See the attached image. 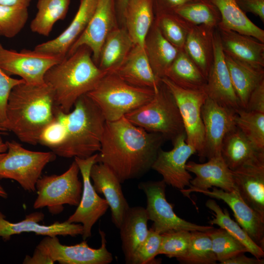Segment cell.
<instances>
[{"instance_id":"cell-28","label":"cell","mask_w":264,"mask_h":264,"mask_svg":"<svg viewBox=\"0 0 264 264\" xmlns=\"http://www.w3.org/2000/svg\"><path fill=\"white\" fill-rule=\"evenodd\" d=\"M144 48L152 69L159 79L165 76L179 51L164 37L154 20L146 36Z\"/></svg>"},{"instance_id":"cell-16","label":"cell","mask_w":264,"mask_h":264,"mask_svg":"<svg viewBox=\"0 0 264 264\" xmlns=\"http://www.w3.org/2000/svg\"><path fill=\"white\" fill-rule=\"evenodd\" d=\"M205 138L204 158L220 154L225 135L236 127L235 110L222 106L207 97L201 108Z\"/></svg>"},{"instance_id":"cell-17","label":"cell","mask_w":264,"mask_h":264,"mask_svg":"<svg viewBox=\"0 0 264 264\" xmlns=\"http://www.w3.org/2000/svg\"><path fill=\"white\" fill-rule=\"evenodd\" d=\"M214 59L209 71L205 91L207 97L219 104L233 110L241 108L226 65L219 33L213 38Z\"/></svg>"},{"instance_id":"cell-44","label":"cell","mask_w":264,"mask_h":264,"mask_svg":"<svg viewBox=\"0 0 264 264\" xmlns=\"http://www.w3.org/2000/svg\"><path fill=\"white\" fill-rule=\"evenodd\" d=\"M65 113L56 109L54 119L45 127L40 135L39 143L48 147L51 151L59 147L66 138Z\"/></svg>"},{"instance_id":"cell-56","label":"cell","mask_w":264,"mask_h":264,"mask_svg":"<svg viewBox=\"0 0 264 264\" xmlns=\"http://www.w3.org/2000/svg\"><path fill=\"white\" fill-rule=\"evenodd\" d=\"M5 131H7L5 130L4 128H3L2 127H1L0 125V134L3 133L4 132H5Z\"/></svg>"},{"instance_id":"cell-32","label":"cell","mask_w":264,"mask_h":264,"mask_svg":"<svg viewBox=\"0 0 264 264\" xmlns=\"http://www.w3.org/2000/svg\"><path fill=\"white\" fill-rule=\"evenodd\" d=\"M219 10L221 22L218 25L252 36L264 43V30L250 21L235 0H208Z\"/></svg>"},{"instance_id":"cell-36","label":"cell","mask_w":264,"mask_h":264,"mask_svg":"<svg viewBox=\"0 0 264 264\" xmlns=\"http://www.w3.org/2000/svg\"><path fill=\"white\" fill-rule=\"evenodd\" d=\"M206 207L214 213V218L209 222L211 225H217L225 230L230 235L239 241L246 248L247 252L257 258H264V250L257 245L240 225L233 220L228 210H223L213 199L206 202Z\"/></svg>"},{"instance_id":"cell-9","label":"cell","mask_w":264,"mask_h":264,"mask_svg":"<svg viewBox=\"0 0 264 264\" xmlns=\"http://www.w3.org/2000/svg\"><path fill=\"white\" fill-rule=\"evenodd\" d=\"M166 184L163 180L147 181L138 184V187L147 198L145 208L149 220L153 222L151 229L160 234L179 230L209 231L212 226L198 225L179 217L166 198Z\"/></svg>"},{"instance_id":"cell-33","label":"cell","mask_w":264,"mask_h":264,"mask_svg":"<svg viewBox=\"0 0 264 264\" xmlns=\"http://www.w3.org/2000/svg\"><path fill=\"white\" fill-rule=\"evenodd\" d=\"M164 77L186 89L205 90L206 85V78L183 49L179 50Z\"/></svg>"},{"instance_id":"cell-1","label":"cell","mask_w":264,"mask_h":264,"mask_svg":"<svg viewBox=\"0 0 264 264\" xmlns=\"http://www.w3.org/2000/svg\"><path fill=\"white\" fill-rule=\"evenodd\" d=\"M165 140L161 134L147 132L125 116L106 121L97 163L109 167L121 183L138 179L151 169Z\"/></svg>"},{"instance_id":"cell-50","label":"cell","mask_w":264,"mask_h":264,"mask_svg":"<svg viewBox=\"0 0 264 264\" xmlns=\"http://www.w3.org/2000/svg\"><path fill=\"white\" fill-rule=\"evenodd\" d=\"M241 253L229 259L222 263V264H264V258L248 257Z\"/></svg>"},{"instance_id":"cell-15","label":"cell","mask_w":264,"mask_h":264,"mask_svg":"<svg viewBox=\"0 0 264 264\" xmlns=\"http://www.w3.org/2000/svg\"><path fill=\"white\" fill-rule=\"evenodd\" d=\"M118 27L114 0H98L95 11L86 29L71 46L66 57L85 45L91 50L92 59L97 65L106 39Z\"/></svg>"},{"instance_id":"cell-8","label":"cell","mask_w":264,"mask_h":264,"mask_svg":"<svg viewBox=\"0 0 264 264\" xmlns=\"http://www.w3.org/2000/svg\"><path fill=\"white\" fill-rule=\"evenodd\" d=\"M79 168L74 160L68 169L60 175L41 176L36 184L37 197L34 209L47 207L52 214L61 213L63 205L78 206L83 191V183L79 178Z\"/></svg>"},{"instance_id":"cell-46","label":"cell","mask_w":264,"mask_h":264,"mask_svg":"<svg viewBox=\"0 0 264 264\" xmlns=\"http://www.w3.org/2000/svg\"><path fill=\"white\" fill-rule=\"evenodd\" d=\"M24 82L22 79L14 78L7 75L0 68V124L5 120L6 107L11 90L16 86Z\"/></svg>"},{"instance_id":"cell-10","label":"cell","mask_w":264,"mask_h":264,"mask_svg":"<svg viewBox=\"0 0 264 264\" xmlns=\"http://www.w3.org/2000/svg\"><path fill=\"white\" fill-rule=\"evenodd\" d=\"M161 80L175 99L183 123L186 143L195 149L200 159H205L204 131L201 112L207 98L205 90L183 88L166 77Z\"/></svg>"},{"instance_id":"cell-54","label":"cell","mask_w":264,"mask_h":264,"mask_svg":"<svg viewBox=\"0 0 264 264\" xmlns=\"http://www.w3.org/2000/svg\"><path fill=\"white\" fill-rule=\"evenodd\" d=\"M7 150V145L6 142H4L0 134V161L5 156Z\"/></svg>"},{"instance_id":"cell-29","label":"cell","mask_w":264,"mask_h":264,"mask_svg":"<svg viewBox=\"0 0 264 264\" xmlns=\"http://www.w3.org/2000/svg\"><path fill=\"white\" fill-rule=\"evenodd\" d=\"M154 17L152 0H129L125 11L124 27L134 44L144 47Z\"/></svg>"},{"instance_id":"cell-18","label":"cell","mask_w":264,"mask_h":264,"mask_svg":"<svg viewBox=\"0 0 264 264\" xmlns=\"http://www.w3.org/2000/svg\"><path fill=\"white\" fill-rule=\"evenodd\" d=\"M232 173L237 190L242 198L264 218V152Z\"/></svg>"},{"instance_id":"cell-47","label":"cell","mask_w":264,"mask_h":264,"mask_svg":"<svg viewBox=\"0 0 264 264\" xmlns=\"http://www.w3.org/2000/svg\"><path fill=\"white\" fill-rule=\"evenodd\" d=\"M244 109L247 111L264 113V80L252 91Z\"/></svg>"},{"instance_id":"cell-20","label":"cell","mask_w":264,"mask_h":264,"mask_svg":"<svg viewBox=\"0 0 264 264\" xmlns=\"http://www.w3.org/2000/svg\"><path fill=\"white\" fill-rule=\"evenodd\" d=\"M212 189L195 190L192 192L202 193L225 202L232 210L237 222L251 240L264 250V218L245 203L237 190L226 192L216 187Z\"/></svg>"},{"instance_id":"cell-21","label":"cell","mask_w":264,"mask_h":264,"mask_svg":"<svg viewBox=\"0 0 264 264\" xmlns=\"http://www.w3.org/2000/svg\"><path fill=\"white\" fill-rule=\"evenodd\" d=\"M44 217V213L35 212L27 215L25 218L17 222H12L5 219L0 212V237L4 241L11 236L24 232H33L38 235L45 236L82 235L83 226L80 223L56 221L49 225L40 224Z\"/></svg>"},{"instance_id":"cell-49","label":"cell","mask_w":264,"mask_h":264,"mask_svg":"<svg viewBox=\"0 0 264 264\" xmlns=\"http://www.w3.org/2000/svg\"><path fill=\"white\" fill-rule=\"evenodd\" d=\"M241 10L246 14L251 13L264 22V0H235Z\"/></svg>"},{"instance_id":"cell-41","label":"cell","mask_w":264,"mask_h":264,"mask_svg":"<svg viewBox=\"0 0 264 264\" xmlns=\"http://www.w3.org/2000/svg\"><path fill=\"white\" fill-rule=\"evenodd\" d=\"M217 261L222 264L236 255L247 252L245 247L225 230L220 227L207 231Z\"/></svg>"},{"instance_id":"cell-3","label":"cell","mask_w":264,"mask_h":264,"mask_svg":"<svg viewBox=\"0 0 264 264\" xmlns=\"http://www.w3.org/2000/svg\"><path fill=\"white\" fill-rule=\"evenodd\" d=\"M107 73L99 68L90 49L84 45L50 68L44 81L53 92L56 109L67 113L77 100L92 90Z\"/></svg>"},{"instance_id":"cell-27","label":"cell","mask_w":264,"mask_h":264,"mask_svg":"<svg viewBox=\"0 0 264 264\" xmlns=\"http://www.w3.org/2000/svg\"><path fill=\"white\" fill-rule=\"evenodd\" d=\"M215 30L214 27L203 24L191 26L183 48L206 78L213 62Z\"/></svg>"},{"instance_id":"cell-25","label":"cell","mask_w":264,"mask_h":264,"mask_svg":"<svg viewBox=\"0 0 264 264\" xmlns=\"http://www.w3.org/2000/svg\"><path fill=\"white\" fill-rule=\"evenodd\" d=\"M110 73L132 86L155 92L161 83L152 69L144 47L138 44L133 46L123 63Z\"/></svg>"},{"instance_id":"cell-26","label":"cell","mask_w":264,"mask_h":264,"mask_svg":"<svg viewBox=\"0 0 264 264\" xmlns=\"http://www.w3.org/2000/svg\"><path fill=\"white\" fill-rule=\"evenodd\" d=\"M149 218L142 206L130 207L119 228L122 249L126 264H131L136 250L147 238Z\"/></svg>"},{"instance_id":"cell-11","label":"cell","mask_w":264,"mask_h":264,"mask_svg":"<svg viewBox=\"0 0 264 264\" xmlns=\"http://www.w3.org/2000/svg\"><path fill=\"white\" fill-rule=\"evenodd\" d=\"M64 58L34 49H7L0 42V68L10 76H20L27 84H44L47 70Z\"/></svg>"},{"instance_id":"cell-37","label":"cell","mask_w":264,"mask_h":264,"mask_svg":"<svg viewBox=\"0 0 264 264\" xmlns=\"http://www.w3.org/2000/svg\"><path fill=\"white\" fill-rule=\"evenodd\" d=\"M173 13L190 26L203 24L216 28L221 22L219 10L208 0H196L187 3Z\"/></svg>"},{"instance_id":"cell-45","label":"cell","mask_w":264,"mask_h":264,"mask_svg":"<svg viewBox=\"0 0 264 264\" xmlns=\"http://www.w3.org/2000/svg\"><path fill=\"white\" fill-rule=\"evenodd\" d=\"M162 241V235L151 228L148 235L136 250L131 264H146L152 263L155 257L159 255Z\"/></svg>"},{"instance_id":"cell-12","label":"cell","mask_w":264,"mask_h":264,"mask_svg":"<svg viewBox=\"0 0 264 264\" xmlns=\"http://www.w3.org/2000/svg\"><path fill=\"white\" fill-rule=\"evenodd\" d=\"M99 232L101 244L97 249L90 247L85 240L75 245H63L57 236H46L36 248L47 256L53 264H109L113 261V256L107 248L105 232L101 230Z\"/></svg>"},{"instance_id":"cell-52","label":"cell","mask_w":264,"mask_h":264,"mask_svg":"<svg viewBox=\"0 0 264 264\" xmlns=\"http://www.w3.org/2000/svg\"><path fill=\"white\" fill-rule=\"evenodd\" d=\"M129 1V0H114L115 11L119 27H124L125 11Z\"/></svg>"},{"instance_id":"cell-48","label":"cell","mask_w":264,"mask_h":264,"mask_svg":"<svg viewBox=\"0 0 264 264\" xmlns=\"http://www.w3.org/2000/svg\"><path fill=\"white\" fill-rule=\"evenodd\" d=\"M196 0H152L154 16L173 13L178 7Z\"/></svg>"},{"instance_id":"cell-6","label":"cell","mask_w":264,"mask_h":264,"mask_svg":"<svg viewBox=\"0 0 264 264\" xmlns=\"http://www.w3.org/2000/svg\"><path fill=\"white\" fill-rule=\"evenodd\" d=\"M124 116L147 132L161 134L166 140L172 142L185 132L175 99L162 81L152 100Z\"/></svg>"},{"instance_id":"cell-51","label":"cell","mask_w":264,"mask_h":264,"mask_svg":"<svg viewBox=\"0 0 264 264\" xmlns=\"http://www.w3.org/2000/svg\"><path fill=\"white\" fill-rule=\"evenodd\" d=\"M22 263L24 264H53L48 257L36 248L32 256H26Z\"/></svg>"},{"instance_id":"cell-40","label":"cell","mask_w":264,"mask_h":264,"mask_svg":"<svg viewBox=\"0 0 264 264\" xmlns=\"http://www.w3.org/2000/svg\"><path fill=\"white\" fill-rule=\"evenodd\" d=\"M154 22L164 37L179 50L183 49L191 26L188 25L174 13L155 16Z\"/></svg>"},{"instance_id":"cell-19","label":"cell","mask_w":264,"mask_h":264,"mask_svg":"<svg viewBox=\"0 0 264 264\" xmlns=\"http://www.w3.org/2000/svg\"><path fill=\"white\" fill-rule=\"evenodd\" d=\"M187 170L194 174L188 189L180 190L185 196H188L195 190H206L212 187L219 188L226 192L237 190L232 171L227 166L221 154L208 159L204 163L189 161Z\"/></svg>"},{"instance_id":"cell-43","label":"cell","mask_w":264,"mask_h":264,"mask_svg":"<svg viewBox=\"0 0 264 264\" xmlns=\"http://www.w3.org/2000/svg\"><path fill=\"white\" fill-rule=\"evenodd\" d=\"M162 241L159 255L176 258L182 257L186 253L190 242L191 232L186 230L173 231L161 234Z\"/></svg>"},{"instance_id":"cell-2","label":"cell","mask_w":264,"mask_h":264,"mask_svg":"<svg viewBox=\"0 0 264 264\" xmlns=\"http://www.w3.org/2000/svg\"><path fill=\"white\" fill-rule=\"evenodd\" d=\"M56 110L53 92L49 86L24 82L11 90L6 118L0 125L22 142L35 145L43 130L54 119Z\"/></svg>"},{"instance_id":"cell-57","label":"cell","mask_w":264,"mask_h":264,"mask_svg":"<svg viewBox=\"0 0 264 264\" xmlns=\"http://www.w3.org/2000/svg\"></svg>"},{"instance_id":"cell-23","label":"cell","mask_w":264,"mask_h":264,"mask_svg":"<svg viewBox=\"0 0 264 264\" xmlns=\"http://www.w3.org/2000/svg\"><path fill=\"white\" fill-rule=\"evenodd\" d=\"M223 53L254 68L264 69V43L256 38L218 25Z\"/></svg>"},{"instance_id":"cell-30","label":"cell","mask_w":264,"mask_h":264,"mask_svg":"<svg viewBox=\"0 0 264 264\" xmlns=\"http://www.w3.org/2000/svg\"><path fill=\"white\" fill-rule=\"evenodd\" d=\"M135 44L124 27L111 31L100 52L98 66L107 73L117 69L124 62Z\"/></svg>"},{"instance_id":"cell-31","label":"cell","mask_w":264,"mask_h":264,"mask_svg":"<svg viewBox=\"0 0 264 264\" xmlns=\"http://www.w3.org/2000/svg\"><path fill=\"white\" fill-rule=\"evenodd\" d=\"M224 54L231 81L241 108L245 109L251 93L264 80V69L254 68Z\"/></svg>"},{"instance_id":"cell-38","label":"cell","mask_w":264,"mask_h":264,"mask_svg":"<svg viewBox=\"0 0 264 264\" xmlns=\"http://www.w3.org/2000/svg\"><path fill=\"white\" fill-rule=\"evenodd\" d=\"M235 111L236 127L257 150L264 152V113L247 111L242 108Z\"/></svg>"},{"instance_id":"cell-39","label":"cell","mask_w":264,"mask_h":264,"mask_svg":"<svg viewBox=\"0 0 264 264\" xmlns=\"http://www.w3.org/2000/svg\"><path fill=\"white\" fill-rule=\"evenodd\" d=\"M177 260L186 264H215L217 261L207 232H191V239L186 254Z\"/></svg>"},{"instance_id":"cell-55","label":"cell","mask_w":264,"mask_h":264,"mask_svg":"<svg viewBox=\"0 0 264 264\" xmlns=\"http://www.w3.org/2000/svg\"><path fill=\"white\" fill-rule=\"evenodd\" d=\"M8 197V194L2 186L0 183V197L6 198Z\"/></svg>"},{"instance_id":"cell-5","label":"cell","mask_w":264,"mask_h":264,"mask_svg":"<svg viewBox=\"0 0 264 264\" xmlns=\"http://www.w3.org/2000/svg\"><path fill=\"white\" fill-rule=\"evenodd\" d=\"M155 93L152 89L132 86L108 73L86 95L99 108L106 121L113 122L149 102Z\"/></svg>"},{"instance_id":"cell-22","label":"cell","mask_w":264,"mask_h":264,"mask_svg":"<svg viewBox=\"0 0 264 264\" xmlns=\"http://www.w3.org/2000/svg\"><path fill=\"white\" fill-rule=\"evenodd\" d=\"M90 177L96 192L105 196L111 210V220L119 229L130 208L123 193L122 183L109 167L99 162L94 164L91 167Z\"/></svg>"},{"instance_id":"cell-14","label":"cell","mask_w":264,"mask_h":264,"mask_svg":"<svg viewBox=\"0 0 264 264\" xmlns=\"http://www.w3.org/2000/svg\"><path fill=\"white\" fill-rule=\"evenodd\" d=\"M173 148L168 151H158L151 169L162 176L166 185L181 190L191 186L193 178L186 168L189 158L196 154V150L186 142L185 132L172 142Z\"/></svg>"},{"instance_id":"cell-42","label":"cell","mask_w":264,"mask_h":264,"mask_svg":"<svg viewBox=\"0 0 264 264\" xmlns=\"http://www.w3.org/2000/svg\"><path fill=\"white\" fill-rule=\"evenodd\" d=\"M28 18L27 7L0 5V34L13 38L25 26Z\"/></svg>"},{"instance_id":"cell-4","label":"cell","mask_w":264,"mask_h":264,"mask_svg":"<svg viewBox=\"0 0 264 264\" xmlns=\"http://www.w3.org/2000/svg\"><path fill=\"white\" fill-rule=\"evenodd\" d=\"M73 107L65 113L66 138L51 151L63 157L86 158L99 152L106 121L86 94L80 97Z\"/></svg>"},{"instance_id":"cell-7","label":"cell","mask_w":264,"mask_h":264,"mask_svg":"<svg viewBox=\"0 0 264 264\" xmlns=\"http://www.w3.org/2000/svg\"><path fill=\"white\" fill-rule=\"evenodd\" d=\"M7 150L0 161V179L17 181L25 191L36 192V184L45 166L54 160L51 152H36L24 148L17 142L6 141Z\"/></svg>"},{"instance_id":"cell-34","label":"cell","mask_w":264,"mask_h":264,"mask_svg":"<svg viewBox=\"0 0 264 264\" xmlns=\"http://www.w3.org/2000/svg\"><path fill=\"white\" fill-rule=\"evenodd\" d=\"M261 152H263L257 150L237 127L225 135L220 150L223 159L232 171Z\"/></svg>"},{"instance_id":"cell-13","label":"cell","mask_w":264,"mask_h":264,"mask_svg":"<svg viewBox=\"0 0 264 264\" xmlns=\"http://www.w3.org/2000/svg\"><path fill=\"white\" fill-rule=\"evenodd\" d=\"M98 153L89 157H74L83 180V191L79 204L75 211L66 220L69 223H80L83 226L84 240L91 236L94 224L107 212L109 206L107 201L101 198L91 182L90 171L92 165L97 163Z\"/></svg>"},{"instance_id":"cell-35","label":"cell","mask_w":264,"mask_h":264,"mask_svg":"<svg viewBox=\"0 0 264 264\" xmlns=\"http://www.w3.org/2000/svg\"><path fill=\"white\" fill-rule=\"evenodd\" d=\"M70 3V0H38L37 11L30 23L31 30L40 35L49 36L55 23L65 18Z\"/></svg>"},{"instance_id":"cell-24","label":"cell","mask_w":264,"mask_h":264,"mask_svg":"<svg viewBox=\"0 0 264 264\" xmlns=\"http://www.w3.org/2000/svg\"><path fill=\"white\" fill-rule=\"evenodd\" d=\"M97 2L98 0H80L78 10L67 28L53 39L37 45L34 50L65 58L71 46L86 29Z\"/></svg>"},{"instance_id":"cell-53","label":"cell","mask_w":264,"mask_h":264,"mask_svg":"<svg viewBox=\"0 0 264 264\" xmlns=\"http://www.w3.org/2000/svg\"><path fill=\"white\" fill-rule=\"evenodd\" d=\"M32 0H0V5L27 7Z\"/></svg>"}]
</instances>
